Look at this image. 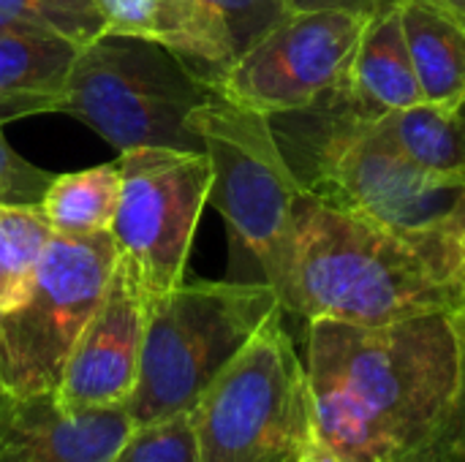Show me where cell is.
<instances>
[{
    "instance_id": "7a4b0ae2",
    "label": "cell",
    "mask_w": 465,
    "mask_h": 462,
    "mask_svg": "<svg viewBox=\"0 0 465 462\" xmlns=\"http://www.w3.org/2000/svg\"><path fill=\"white\" fill-rule=\"evenodd\" d=\"M302 188L417 248L444 278L465 280V177L433 174L392 147L335 95L270 117Z\"/></svg>"
},
{
    "instance_id": "52a82bcc",
    "label": "cell",
    "mask_w": 465,
    "mask_h": 462,
    "mask_svg": "<svg viewBox=\"0 0 465 462\" xmlns=\"http://www.w3.org/2000/svg\"><path fill=\"white\" fill-rule=\"evenodd\" d=\"M188 128L213 163L210 204L275 291L286 272L294 212L305 188L275 136L272 120L210 93L188 114Z\"/></svg>"
},
{
    "instance_id": "6da1fadb",
    "label": "cell",
    "mask_w": 465,
    "mask_h": 462,
    "mask_svg": "<svg viewBox=\"0 0 465 462\" xmlns=\"http://www.w3.org/2000/svg\"><path fill=\"white\" fill-rule=\"evenodd\" d=\"M319 444L346 462H450L463 340L450 313L362 327L305 324Z\"/></svg>"
},
{
    "instance_id": "1f68e13d",
    "label": "cell",
    "mask_w": 465,
    "mask_h": 462,
    "mask_svg": "<svg viewBox=\"0 0 465 462\" xmlns=\"http://www.w3.org/2000/svg\"><path fill=\"white\" fill-rule=\"evenodd\" d=\"M463 452H465V447H463Z\"/></svg>"
},
{
    "instance_id": "d6986e66",
    "label": "cell",
    "mask_w": 465,
    "mask_h": 462,
    "mask_svg": "<svg viewBox=\"0 0 465 462\" xmlns=\"http://www.w3.org/2000/svg\"><path fill=\"white\" fill-rule=\"evenodd\" d=\"M49 240L52 229L38 207L0 204V313L27 300Z\"/></svg>"
},
{
    "instance_id": "2e32d148",
    "label": "cell",
    "mask_w": 465,
    "mask_h": 462,
    "mask_svg": "<svg viewBox=\"0 0 465 462\" xmlns=\"http://www.w3.org/2000/svg\"><path fill=\"white\" fill-rule=\"evenodd\" d=\"M422 98L458 112L465 101V22L436 0H395Z\"/></svg>"
},
{
    "instance_id": "8992f818",
    "label": "cell",
    "mask_w": 465,
    "mask_h": 462,
    "mask_svg": "<svg viewBox=\"0 0 465 462\" xmlns=\"http://www.w3.org/2000/svg\"><path fill=\"white\" fill-rule=\"evenodd\" d=\"M210 93L215 90L166 46L104 33L79 49L60 112L87 123L117 152L136 147L202 152L188 114Z\"/></svg>"
},
{
    "instance_id": "44dd1931",
    "label": "cell",
    "mask_w": 465,
    "mask_h": 462,
    "mask_svg": "<svg viewBox=\"0 0 465 462\" xmlns=\"http://www.w3.org/2000/svg\"><path fill=\"white\" fill-rule=\"evenodd\" d=\"M112 462H199L188 414L134 425Z\"/></svg>"
},
{
    "instance_id": "7402d4cb",
    "label": "cell",
    "mask_w": 465,
    "mask_h": 462,
    "mask_svg": "<svg viewBox=\"0 0 465 462\" xmlns=\"http://www.w3.org/2000/svg\"><path fill=\"white\" fill-rule=\"evenodd\" d=\"M226 25L237 57L294 11L292 0H202Z\"/></svg>"
},
{
    "instance_id": "cb8c5ba5",
    "label": "cell",
    "mask_w": 465,
    "mask_h": 462,
    "mask_svg": "<svg viewBox=\"0 0 465 462\" xmlns=\"http://www.w3.org/2000/svg\"><path fill=\"white\" fill-rule=\"evenodd\" d=\"M390 3L392 0H292L294 8H343V11H354L365 16H373Z\"/></svg>"
},
{
    "instance_id": "83f0119b",
    "label": "cell",
    "mask_w": 465,
    "mask_h": 462,
    "mask_svg": "<svg viewBox=\"0 0 465 462\" xmlns=\"http://www.w3.org/2000/svg\"><path fill=\"white\" fill-rule=\"evenodd\" d=\"M436 3H441L444 8H450L452 14H458L465 22V0H436Z\"/></svg>"
},
{
    "instance_id": "5b68a950",
    "label": "cell",
    "mask_w": 465,
    "mask_h": 462,
    "mask_svg": "<svg viewBox=\"0 0 465 462\" xmlns=\"http://www.w3.org/2000/svg\"><path fill=\"white\" fill-rule=\"evenodd\" d=\"M275 308L264 280H183L147 310L139 381L125 406L131 422L188 414Z\"/></svg>"
},
{
    "instance_id": "4316f807",
    "label": "cell",
    "mask_w": 465,
    "mask_h": 462,
    "mask_svg": "<svg viewBox=\"0 0 465 462\" xmlns=\"http://www.w3.org/2000/svg\"><path fill=\"white\" fill-rule=\"evenodd\" d=\"M450 319H452V324H455V329H458V335H460V340H463V346H465V280H463V294H460V305H458V310H455Z\"/></svg>"
},
{
    "instance_id": "7c38bea8",
    "label": "cell",
    "mask_w": 465,
    "mask_h": 462,
    "mask_svg": "<svg viewBox=\"0 0 465 462\" xmlns=\"http://www.w3.org/2000/svg\"><path fill=\"white\" fill-rule=\"evenodd\" d=\"M131 430L128 408L68 411L54 392H0V462H112Z\"/></svg>"
},
{
    "instance_id": "3957f363",
    "label": "cell",
    "mask_w": 465,
    "mask_h": 462,
    "mask_svg": "<svg viewBox=\"0 0 465 462\" xmlns=\"http://www.w3.org/2000/svg\"><path fill=\"white\" fill-rule=\"evenodd\" d=\"M463 289L398 234L332 207L308 191L294 212V237L275 297L283 313L308 321L395 324L455 313Z\"/></svg>"
},
{
    "instance_id": "4fadbf2b",
    "label": "cell",
    "mask_w": 465,
    "mask_h": 462,
    "mask_svg": "<svg viewBox=\"0 0 465 462\" xmlns=\"http://www.w3.org/2000/svg\"><path fill=\"white\" fill-rule=\"evenodd\" d=\"M106 33L166 46L213 90L237 60L223 19L202 0H95Z\"/></svg>"
},
{
    "instance_id": "603a6c76",
    "label": "cell",
    "mask_w": 465,
    "mask_h": 462,
    "mask_svg": "<svg viewBox=\"0 0 465 462\" xmlns=\"http://www.w3.org/2000/svg\"><path fill=\"white\" fill-rule=\"evenodd\" d=\"M54 174L25 161L3 136L0 125V204L14 207H38Z\"/></svg>"
},
{
    "instance_id": "ac0fdd59",
    "label": "cell",
    "mask_w": 465,
    "mask_h": 462,
    "mask_svg": "<svg viewBox=\"0 0 465 462\" xmlns=\"http://www.w3.org/2000/svg\"><path fill=\"white\" fill-rule=\"evenodd\" d=\"M120 202V169L117 161L93 169L54 174L38 210L52 234L87 237L112 229Z\"/></svg>"
},
{
    "instance_id": "f1b7e54d",
    "label": "cell",
    "mask_w": 465,
    "mask_h": 462,
    "mask_svg": "<svg viewBox=\"0 0 465 462\" xmlns=\"http://www.w3.org/2000/svg\"><path fill=\"white\" fill-rule=\"evenodd\" d=\"M458 117H460V123H463V128H465V101H463V106L458 109Z\"/></svg>"
},
{
    "instance_id": "ba28073f",
    "label": "cell",
    "mask_w": 465,
    "mask_h": 462,
    "mask_svg": "<svg viewBox=\"0 0 465 462\" xmlns=\"http://www.w3.org/2000/svg\"><path fill=\"white\" fill-rule=\"evenodd\" d=\"M109 231L52 234L27 300L0 313V392H54L117 264Z\"/></svg>"
},
{
    "instance_id": "e0dca14e",
    "label": "cell",
    "mask_w": 465,
    "mask_h": 462,
    "mask_svg": "<svg viewBox=\"0 0 465 462\" xmlns=\"http://www.w3.org/2000/svg\"><path fill=\"white\" fill-rule=\"evenodd\" d=\"M368 120L411 163L433 174L465 177V128L458 112L420 101L409 109Z\"/></svg>"
},
{
    "instance_id": "9a60e30c",
    "label": "cell",
    "mask_w": 465,
    "mask_h": 462,
    "mask_svg": "<svg viewBox=\"0 0 465 462\" xmlns=\"http://www.w3.org/2000/svg\"><path fill=\"white\" fill-rule=\"evenodd\" d=\"M79 44L44 30H0V125L60 112Z\"/></svg>"
},
{
    "instance_id": "30bf717a",
    "label": "cell",
    "mask_w": 465,
    "mask_h": 462,
    "mask_svg": "<svg viewBox=\"0 0 465 462\" xmlns=\"http://www.w3.org/2000/svg\"><path fill=\"white\" fill-rule=\"evenodd\" d=\"M368 19L343 8H294L232 63L215 93L267 117L313 109L343 84Z\"/></svg>"
},
{
    "instance_id": "8fae6325",
    "label": "cell",
    "mask_w": 465,
    "mask_h": 462,
    "mask_svg": "<svg viewBox=\"0 0 465 462\" xmlns=\"http://www.w3.org/2000/svg\"><path fill=\"white\" fill-rule=\"evenodd\" d=\"M144 327L147 302L131 267L117 256L109 289L79 335L54 389L60 406L68 411L125 408L139 381Z\"/></svg>"
},
{
    "instance_id": "5bb4252c",
    "label": "cell",
    "mask_w": 465,
    "mask_h": 462,
    "mask_svg": "<svg viewBox=\"0 0 465 462\" xmlns=\"http://www.w3.org/2000/svg\"><path fill=\"white\" fill-rule=\"evenodd\" d=\"M332 95L362 117H379L425 101L395 0L368 19L349 74Z\"/></svg>"
},
{
    "instance_id": "484cf974",
    "label": "cell",
    "mask_w": 465,
    "mask_h": 462,
    "mask_svg": "<svg viewBox=\"0 0 465 462\" xmlns=\"http://www.w3.org/2000/svg\"><path fill=\"white\" fill-rule=\"evenodd\" d=\"M300 462H346V460H341L338 455H332L327 447L316 444V447H313V449H311V452H308V455H305Z\"/></svg>"
},
{
    "instance_id": "4dcf8cb0",
    "label": "cell",
    "mask_w": 465,
    "mask_h": 462,
    "mask_svg": "<svg viewBox=\"0 0 465 462\" xmlns=\"http://www.w3.org/2000/svg\"><path fill=\"white\" fill-rule=\"evenodd\" d=\"M450 462H455V457H452V460H450Z\"/></svg>"
},
{
    "instance_id": "277c9868",
    "label": "cell",
    "mask_w": 465,
    "mask_h": 462,
    "mask_svg": "<svg viewBox=\"0 0 465 462\" xmlns=\"http://www.w3.org/2000/svg\"><path fill=\"white\" fill-rule=\"evenodd\" d=\"M275 308L188 411L199 462H300L316 444L305 359Z\"/></svg>"
},
{
    "instance_id": "9c48e42d",
    "label": "cell",
    "mask_w": 465,
    "mask_h": 462,
    "mask_svg": "<svg viewBox=\"0 0 465 462\" xmlns=\"http://www.w3.org/2000/svg\"><path fill=\"white\" fill-rule=\"evenodd\" d=\"M117 169L120 202L109 234L150 310L185 278L213 163L204 150L136 147L120 152Z\"/></svg>"
},
{
    "instance_id": "d4e9b609",
    "label": "cell",
    "mask_w": 465,
    "mask_h": 462,
    "mask_svg": "<svg viewBox=\"0 0 465 462\" xmlns=\"http://www.w3.org/2000/svg\"><path fill=\"white\" fill-rule=\"evenodd\" d=\"M465 447V346H463V387H460V400H458V411L450 428V438H447V449L450 455H460Z\"/></svg>"
},
{
    "instance_id": "f546056e",
    "label": "cell",
    "mask_w": 465,
    "mask_h": 462,
    "mask_svg": "<svg viewBox=\"0 0 465 462\" xmlns=\"http://www.w3.org/2000/svg\"><path fill=\"white\" fill-rule=\"evenodd\" d=\"M455 462H465V452H460V455H455Z\"/></svg>"
},
{
    "instance_id": "ffe728a7",
    "label": "cell",
    "mask_w": 465,
    "mask_h": 462,
    "mask_svg": "<svg viewBox=\"0 0 465 462\" xmlns=\"http://www.w3.org/2000/svg\"><path fill=\"white\" fill-rule=\"evenodd\" d=\"M44 30L87 46L106 33L95 0H0V30Z\"/></svg>"
}]
</instances>
